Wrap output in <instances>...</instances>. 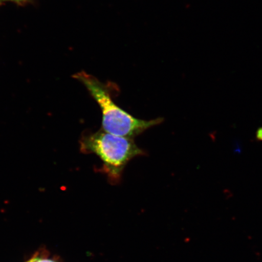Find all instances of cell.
<instances>
[{
    "label": "cell",
    "instance_id": "1",
    "mask_svg": "<svg viewBox=\"0 0 262 262\" xmlns=\"http://www.w3.org/2000/svg\"><path fill=\"white\" fill-rule=\"evenodd\" d=\"M73 78L84 85L99 106L103 129L107 133L133 139L163 122L161 118L152 120L137 119L118 106L113 100L112 93L117 88L114 83H104L84 71L74 74Z\"/></svg>",
    "mask_w": 262,
    "mask_h": 262
},
{
    "label": "cell",
    "instance_id": "2",
    "mask_svg": "<svg viewBox=\"0 0 262 262\" xmlns=\"http://www.w3.org/2000/svg\"><path fill=\"white\" fill-rule=\"evenodd\" d=\"M80 150L86 155L93 154L103 162L99 171L105 173L109 181L116 184L120 181L127 164L137 156L145 155L133 139L114 135L101 129L85 131L80 140Z\"/></svg>",
    "mask_w": 262,
    "mask_h": 262
},
{
    "label": "cell",
    "instance_id": "3",
    "mask_svg": "<svg viewBox=\"0 0 262 262\" xmlns=\"http://www.w3.org/2000/svg\"><path fill=\"white\" fill-rule=\"evenodd\" d=\"M28 262H57L53 260L50 259V258L46 257H34Z\"/></svg>",
    "mask_w": 262,
    "mask_h": 262
},
{
    "label": "cell",
    "instance_id": "4",
    "mask_svg": "<svg viewBox=\"0 0 262 262\" xmlns=\"http://www.w3.org/2000/svg\"><path fill=\"white\" fill-rule=\"evenodd\" d=\"M255 139L258 142H262V127H259L255 134Z\"/></svg>",
    "mask_w": 262,
    "mask_h": 262
},
{
    "label": "cell",
    "instance_id": "5",
    "mask_svg": "<svg viewBox=\"0 0 262 262\" xmlns=\"http://www.w3.org/2000/svg\"><path fill=\"white\" fill-rule=\"evenodd\" d=\"M27 1H28V0H0V5H2L3 3L7 2H12L18 3V4H22V3H24Z\"/></svg>",
    "mask_w": 262,
    "mask_h": 262
}]
</instances>
